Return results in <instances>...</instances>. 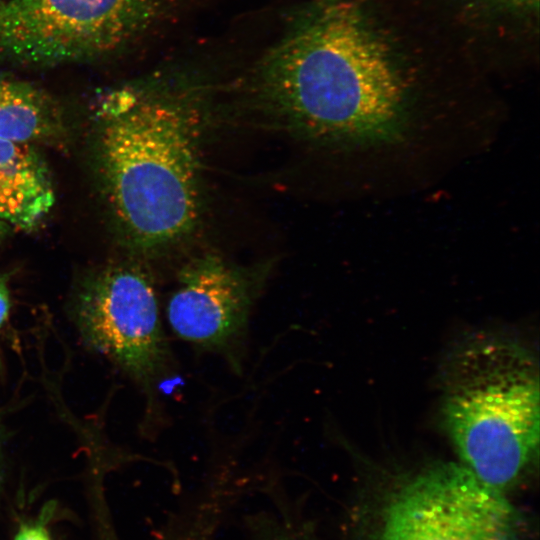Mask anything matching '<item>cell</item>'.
Masks as SVG:
<instances>
[{
  "label": "cell",
  "mask_w": 540,
  "mask_h": 540,
  "mask_svg": "<svg viewBox=\"0 0 540 540\" xmlns=\"http://www.w3.org/2000/svg\"><path fill=\"white\" fill-rule=\"evenodd\" d=\"M248 83L256 102L283 128L315 141L388 136L403 104L387 47L347 1L297 15L254 63Z\"/></svg>",
  "instance_id": "obj_1"
},
{
  "label": "cell",
  "mask_w": 540,
  "mask_h": 540,
  "mask_svg": "<svg viewBox=\"0 0 540 540\" xmlns=\"http://www.w3.org/2000/svg\"><path fill=\"white\" fill-rule=\"evenodd\" d=\"M168 88L122 92L99 111L106 192L125 234L144 250L187 237L201 211L198 102L191 92Z\"/></svg>",
  "instance_id": "obj_2"
},
{
  "label": "cell",
  "mask_w": 540,
  "mask_h": 540,
  "mask_svg": "<svg viewBox=\"0 0 540 540\" xmlns=\"http://www.w3.org/2000/svg\"><path fill=\"white\" fill-rule=\"evenodd\" d=\"M441 412L453 447L480 481L502 491L538 454V361L515 338L488 331L452 346L440 368Z\"/></svg>",
  "instance_id": "obj_3"
},
{
  "label": "cell",
  "mask_w": 540,
  "mask_h": 540,
  "mask_svg": "<svg viewBox=\"0 0 540 540\" xmlns=\"http://www.w3.org/2000/svg\"><path fill=\"white\" fill-rule=\"evenodd\" d=\"M187 0H10L0 53L31 63L77 60L166 29Z\"/></svg>",
  "instance_id": "obj_4"
},
{
  "label": "cell",
  "mask_w": 540,
  "mask_h": 540,
  "mask_svg": "<svg viewBox=\"0 0 540 540\" xmlns=\"http://www.w3.org/2000/svg\"><path fill=\"white\" fill-rule=\"evenodd\" d=\"M374 540H522V528L502 491L462 464L442 463L388 498Z\"/></svg>",
  "instance_id": "obj_5"
},
{
  "label": "cell",
  "mask_w": 540,
  "mask_h": 540,
  "mask_svg": "<svg viewBox=\"0 0 540 540\" xmlns=\"http://www.w3.org/2000/svg\"><path fill=\"white\" fill-rule=\"evenodd\" d=\"M159 312L152 278L131 265L100 273L76 305L84 340L139 382L150 397L175 371Z\"/></svg>",
  "instance_id": "obj_6"
},
{
  "label": "cell",
  "mask_w": 540,
  "mask_h": 540,
  "mask_svg": "<svg viewBox=\"0 0 540 540\" xmlns=\"http://www.w3.org/2000/svg\"><path fill=\"white\" fill-rule=\"evenodd\" d=\"M264 271L208 253L184 265L166 308L177 337L240 369V353Z\"/></svg>",
  "instance_id": "obj_7"
},
{
  "label": "cell",
  "mask_w": 540,
  "mask_h": 540,
  "mask_svg": "<svg viewBox=\"0 0 540 540\" xmlns=\"http://www.w3.org/2000/svg\"><path fill=\"white\" fill-rule=\"evenodd\" d=\"M54 202L48 169L35 150L26 143L0 139V219L30 229Z\"/></svg>",
  "instance_id": "obj_8"
},
{
  "label": "cell",
  "mask_w": 540,
  "mask_h": 540,
  "mask_svg": "<svg viewBox=\"0 0 540 540\" xmlns=\"http://www.w3.org/2000/svg\"><path fill=\"white\" fill-rule=\"evenodd\" d=\"M57 120L51 102L38 89L0 80V139L28 144L49 135Z\"/></svg>",
  "instance_id": "obj_9"
},
{
  "label": "cell",
  "mask_w": 540,
  "mask_h": 540,
  "mask_svg": "<svg viewBox=\"0 0 540 540\" xmlns=\"http://www.w3.org/2000/svg\"><path fill=\"white\" fill-rule=\"evenodd\" d=\"M14 540H51L48 530L42 523L22 525Z\"/></svg>",
  "instance_id": "obj_10"
},
{
  "label": "cell",
  "mask_w": 540,
  "mask_h": 540,
  "mask_svg": "<svg viewBox=\"0 0 540 540\" xmlns=\"http://www.w3.org/2000/svg\"><path fill=\"white\" fill-rule=\"evenodd\" d=\"M10 309L9 292L5 280L0 277V327L6 321Z\"/></svg>",
  "instance_id": "obj_11"
},
{
  "label": "cell",
  "mask_w": 540,
  "mask_h": 540,
  "mask_svg": "<svg viewBox=\"0 0 540 540\" xmlns=\"http://www.w3.org/2000/svg\"><path fill=\"white\" fill-rule=\"evenodd\" d=\"M512 1L521 5H528V6L536 5L537 6L539 0H512Z\"/></svg>",
  "instance_id": "obj_12"
},
{
  "label": "cell",
  "mask_w": 540,
  "mask_h": 540,
  "mask_svg": "<svg viewBox=\"0 0 540 540\" xmlns=\"http://www.w3.org/2000/svg\"><path fill=\"white\" fill-rule=\"evenodd\" d=\"M4 5H5V2H3V1L0 0V15H1V13H2V10H3V8H4Z\"/></svg>",
  "instance_id": "obj_13"
},
{
  "label": "cell",
  "mask_w": 540,
  "mask_h": 540,
  "mask_svg": "<svg viewBox=\"0 0 540 540\" xmlns=\"http://www.w3.org/2000/svg\"><path fill=\"white\" fill-rule=\"evenodd\" d=\"M1 448V447H0ZM0 460H1V449H0ZM0 466H1V463H0Z\"/></svg>",
  "instance_id": "obj_14"
}]
</instances>
